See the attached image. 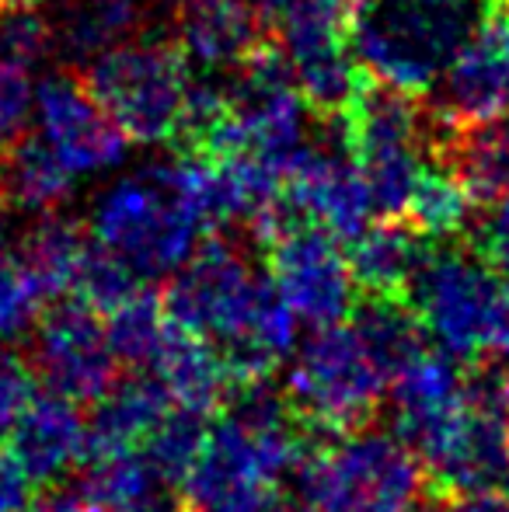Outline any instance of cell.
Returning <instances> with one entry per match:
<instances>
[{"label": "cell", "mask_w": 509, "mask_h": 512, "mask_svg": "<svg viewBox=\"0 0 509 512\" xmlns=\"http://www.w3.org/2000/svg\"><path fill=\"white\" fill-rule=\"evenodd\" d=\"M210 227L203 161L175 157L119 178L91 206V237L129 265L140 283L178 272Z\"/></svg>", "instance_id": "obj_1"}, {"label": "cell", "mask_w": 509, "mask_h": 512, "mask_svg": "<svg viewBox=\"0 0 509 512\" xmlns=\"http://www.w3.org/2000/svg\"><path fill=\"white\" fill-rule=\"evenodd\" d=\"M293 481L311 512H426L429 502L422 460L374 425L314 439Z\"/></svg>", "instance_id": "obj_2"}, {"label": "cell", "mask_w": 509, "mask_h": 512, "mask_svg": "<svg viewBox=\"0 0 509 512\" xmlns=\"http://www.w3.org/2000/svg\"><path fill=\"white\" fill-rule=\"evenodd\" d=\"M478 14L475 0H370L349 25V49L363 74L426 95Z\"/></svg>", "instance_id": "obj_3"}, {"label": "cell", "mask_w": 509, "mask_h": 512, "mask_svg": "<svg viewBox=\"0 0 509 512\" xmlns=\"http://www.w3.org/2000/svg\"><path fill=\"white\" fill-rule=\"evenodd\" d=\"M384 394L387 377L353 321L314 328L283 384L286 405L311 439H332L374 425Z\"/></svg>", "instance_id": "obj_4"}, {"label": "cell", "mask_w": 509, "mask_h": 512, "mask_svg": "<svg viewBox=\"0 0 509 512\" xmlns=\"http://www.w3.org/2000/svg\"><path fill=\"white\" fill-rule=\"evenodd\" d=\"M81 81L126 140L171 143L192 77L175 39H123L91 56Z\"/></svg>", "instance_id": "obj_5"}, {"label": "cell", "mask_w": 509, "mask_h": 512, "mask_svg": "<svg viewBox=\"0 0 509 512\" xmlns=\"http://www.w3.org/2000/svg\"><path fill=\"white\" fill-rule=\"evenodd\" d=\"M426 338L440 345L457 366H471L492 352L503 279L496 265L471 248H426L419 272L408 290Z\"/></svg>", "instance_id": "obj_6"}, {"label": "cell", "mask_w": 509, "mask_h": 512, "mask_svg": "<svg viewBox=\"0 0 509 512\" xmlns=\"http://www.w3.org/2000/svg\"><path fill=\"white\" fill-rule=\"evenodd\" d=\"M265 283L269 272H255L238 244L210 237L161 293L164 314L175 328L213 342L227 359L248 342Z\"/></svg>", "instance_id": "obj_7"}, {"label": "cell", "mask_w": 509, "mask_h": 512, "mask_svg": "<svg viewBox=\"0 0 509 512\" xmlns=\"http://www.w3.org/2000/svg\"><path fill=\"white\" fill-rule=\"evenodd\" d=\"M272 46L318 122L342 119L363 70L349 49V18L335 0H262Z\"/></svg>", "instance_id": "obj_8"}, {"label": "cell", "mask_w": 509, "mask_h": 512, "mask_svg": "<svg viewBox=\"0 0 509 512\" xmlns=\"http://www.w3.org/2000/svg\"><path fill=\"white\" fill-rule=\"evenodd\" d=\"M426 102V140L433 129L468 126L509 112V4L482 0L478 25L457 46Z\"/></svg>", "instance_id": "obj_9"}, {"label": "cell", "mask_w": 509, "mask_h": 512, "mask_svg": "<svg viewBox=\"0 0 509 512\" xmlns=\"http://www.w3.org/2000/svg\"><path fill=\"white\" fill-rule=\"evenodd\" d=\"M28 338L35 377L81 408L95 405L123 373L105 338L102 314L77 297L49 300Z\"/></svg>", "instance_id": "obj_10"}, {"label": "cell", "mask_w": 509, "mask_h": 512, "mask_svg": "<svg viewBox=\"0 0 509 512\" xmlns=\"http://www.w3.org/2000/svg\"><path fill=\"white\" fill-rule=\"evenodd\" d=\"M269 276L283 300L311 328L349 317L356 304V283L349 276L346 251L328 230L297 223L265 248Z\"/></svg>", "instance_id": "obj_11"}, {"label": "cell", "mask_w": 509, "mask_h": 512, "mask_svg": "<svg viewBox=\"0 0 509 512\" xmlns=\"http://www.w3.org/2000/svg\"><path fill=\"white\" fill-rule=\"evenodd\" d=\"M32 105L39 115L42 140L56 150V157L74 175L109 171L126 157L129 140L77 77L56 74L42 81L32 95Z\"/></svg>", "instance_id": "obj_12"}, {"label": "cell", "mask_w": 509, "mask_h": 512, "mask_svg": "<svg viewBox=\"0 0 509 512\" xmlns=\"http://www.w3.org/2000/svg\"><path fill=\"white\" fill-rule=\"evenodd\" d=\"M7 446L35 485H60L88 457V415L63 394L39 391L7 432Z\"/></svg>", "instance_id": "obj_13"}, {"label": "cell", "mask_w": 509, "mask_h": 512, "mask_svg": "<svg viewBox=\"0 0 509 512\" xmlns=\"http://www.w3.org/2000/svg\"><path fill=\"white\" fill-rule=\"evenodd\" d=\"M269 39L262 4L252 0H185L175 21V46L203 70H234Z\"/></svg>", "instance_id": "obj_14"}, {"label": "cell", "mask_w": 509, "mask_h": 512, "mask_svg": "<svg viewBox=\"0 0 509 512\" xmlns=\"http://www.w3.org/2000/svg\"><path fill=\"white\" fill-rule=\"evenodd\" d=\"M171 408L164 384L150 370H136L119 377L88 415V457H112V453L140 450L161 415Z\"/></svg>", "instance_id": "obj_15"}, {"label": "cell", "mask_w": 509, "mask_h": 512, "mask_svg": "<svg viewBox=\"0 0 509 512\" xmlns=\"http://www.w3.org/2000/svg\"><path fill=\"white\" fill-rule=\"evenodd\" d=\"M440 164L475 203H496L509 189V112L468 126L433 129L426 140Z\"/></svg>", "instance_id": "obj_16"}, {"label": "cell", "mask_w": 509, "mask_h": 512, "mask_svg": "<svg viewBox=\"0 0 509 512\" xmlns=\"http://www.w3.org/2000/svg\"><path fill=\"white\" fill-rule=\"evenodd\" d=\"M426 258V237L401 220H384L374 227H363L349 241L346 265L363 297L405 300L412 290V279Z\"/></svg>", "instance_id": "obj_17"}, {"label": "cell", "mask_w": 509, "mask_h": 512, "mask_svg": "<svg viewBox=\"0 0 509 512\" xmlns=\"http://www.w3.org/2000/svg\"><path fill=\"white\" fill-rule=\"evenodd\" d=\"M150 373L164 384L171 405L203 411V415H217L231 387L217 345L185 328H175L171 321Z\"/></svg>", "instance_id": "obj_18"}, {"label": "cell", "mask_w": 509, "mask_h": 512, "mask_svg": "<svg viewBox=\"0 0 509 512\" xmlns=\"http://www.w3.org/2000/svg\"><path fill=\"white\" fill-rule=\"evenodd\" d=\"M74 171L42 136H21L0 150V206L21 213H53L74 192Z\"/></svg>", "instance_id": "obj_19"}, {"label": "cell", "mask_w": 509, "mask_h": 512, "mask_svg": "<svg viewBox=\"0 0 509 512\" xmlns=\"http://www.w3.org/2000/svg\"><path fill=\"white\" fill-rule=\"evenodd\" d=\"M77 492L102 512H178L182 509V499L175 495V485L164 481L140 450L91 460V467L84 471Z\"/></svg>", "instance_id": "obj_20"}, {"label": "cell", "mask_w": 509, "mask_h": 512, "mask_svg": "<svg viewBox=\"0 0 509 512\" xmlns=\"http://www.w3.org/2000/svg\"><path fill=\"white\" fill-rule=\"evenodd\" d=\"M88 244L91 241L84 237L81 223L53 209V213H39V220L21 234V241H14V248H18L21 262L32 269V276L42 283L46 297L60 300L74 290L77 265H81Z\"/></svg>", "instance_id": "obj_21"}, {"label": "cell", "mask_w": 509, "mask_h": 512, "mask_svg": "<svg viewBox=\"0 0 509 512\" xmlns=\"http://www.w3.org/2000/svg\"><path fill=\"white\" fill-rule=\"evenodd\" d=\"M349 314H353V328L360 331L363 345L384 370L387 384L426 352V331H422L415 310L408 307V300L363 297Z\"/></svg>", "instance_id": "obj_22"}, {"label": "cell", "mask_w": 509, "mask_h": 512, "mask_svg": "<svg viewBox=\"0 0 509 512\" xmlns=\"http://www.w3.org/2000/svg\"><path fill=\"white\" fill-rule=\"evenodd\" d=\"M140 21L136 0H67L53 21L56 49L67 60L88 63L102 49L123 42Z\"/></svg>", "instance_id": "obj_23"}, {"label": "cell", "mask_w": 509, "mask_h": 512, "mask_svg": "<svg viewBox=\"0 0 509 512\" xmlns=\"http://www.w3.org/2000/svg\"><path fill=\"white\" fill-rule=\"evenodd\" d=\"M168 335V314H164L161 293L136 286L133 293L109 310L105 317V338L123 370H150Z\"/></svg>", "instance_id": "obj_24"}, {"label": "cell", "mask_w": 509, "mask_h": 512, "mask_svg": "<svg viewBox=\"0 0 509 512\" xmlns=\"http://www.w3.org/2000/svg\"><path fill=\"white\" fill-rule=\"evenodd\" d=\"M471 213H475V199L468 196L461 182L450 175L447 168H426L422 164L419 178H415L412 199H408V223L419 230L422 237L433 241H457L468 234Z\"/></svg>", "instance_id": "obj_25"}, {"label": "cell", "mask_w": 509, "mask_h": 512, "mask_svg": "<svg viewBox=\"0 0 509 512\" xmlns=\"http://www.w3.org/2000/svg\"><path fill=\"white\" fill-rule=\"evenodd\" d=\"M206 425H210V415L171 405L161 415V422L150 429V436L143 439L140 453L164 481H171L178 488L185 481V474H189V467L196 464L199 450H203Z\"/></svg>", "instance_id": "obj_26"}, {"label": "cell", "mask_w": 509, "mask_h": 512, "mask_svg": "<svg viewBox=\"0 0 509 512\" xmlns=\"http://www.w3.org/2000/svg\"><path fill=\"white\" fill-rule=\"evenodd\" d=\"M49 297L14 248L11 234L0 227V342L14 345L32 335L35 321L46 310Z\"/></svg>", "instance_id": "obj_27"}, {"label": "cell", "mask_w": 509, "mask_h": 512, "mask_svg": "<svg viewBox=\"0 0 509 512\" xmlns=\"http://www.w3.org/2000/svg\"><path fill=\"white\" fill-rule=\"evenodd\" d=\"M136 286H143V283L129 272V265L119 262L112 251L98 248V244H88L81 265H77L70 297L84 300V304L95 307L98 314H109L116 304H123Z\"/></svg>", "instance_id": "obj_28"}, {"label": "cell", "mask_w": 509, "mask_h": 512, "mask_svg": "<svg viewBox=\"0 0 509 512\" xmlns=\"http://www.w3.org/2000/svg\"><path fill=\"white\" fill-rule=\"evenodd\" d=\"M56 49L53 21L42 18L39 7L28 11H7L0 14V60L18 63V67H32L42 63Z\"/></svg>", "instance_id": "obj_29"}, {"label": "cell", "mask_w": 509, "mask_h": 512, "mask_svg": "<svg viewBox=\"0 0 509 512\" xmlns=\"http://www.w3.org/2000/svg\"><path fill=\"white\" fill-rule=\"evenodd\" d=\"M35 394H39V377L28 356H18L11 352V345L0 342V439H7V432L14 429L21 411L35 401Z\"/></svg>", "instance_id": "obj_30"}, {"label": "cell", "mask_w": 509, "mask_h": 512, "mask_svg": "<svg viewBox=\"0 0 509 512\" xmlns=\"http://www.w3.org/2000/svg\"><path fill=\"white\" fill-rule=\"evenodd\" d=\"M32 115V81L18 63L0 60V150L21 140Z\"/></svg>", "instance_id": "obj_31"}, {"label": "cell", "mask_w": 509, "mask_h": 512, "mask_svg": "<svg viewBox=\"0 0 509 512\" xmlns=\"http://www.w3.org/2000/svg\"><path fill=\"white\" fill-rule=\"evenodd\" d=\"M471 244H475L496 269L509 272V189L496 199V209H492L489 220L478 227Z\"/></svg>", "instance_id": "obj_32"}, {"label": "cell", "mask_w": 509, "mask_h": 512, "mask_svg": "<svg viewBox=\"0 0 509 512\" xmlns=\"http://www.w3.org/2000/svg\"><path fill=\"white\" fill-rule=\"evenodd\" d=\"M32 492L35 481L28 478V471L14 457L11 446L0 439V512H25L28 502H32Z\"/></svg>", "instance_id": "obj_33"}, {"label": "cell", "mask_w": 509, "mask_h": 512, "mask_svg": "<svg viewBox=\"0 0 509 512\" xmlns=\"http://www.w3.org/2000/svg\"><path fill=\"white\" fill-rule=\"evenodd\" d=\"M426 512H509V495L496 488H478V492H436L429 488Z\"/></svg>", "instance_id": "obj_34"}, {"label": "cell", "mask_w": 509, "mask_h": 512, "mask_svg": "<svg viewBox=\"0 0 509 512\" xmlns=\"http://www.w3.org/2000/svg\"><path fill=\"white\" fill-rule=\"evenodd\" d=\"M25 512H95L88 499H84L77 488H56L49 485L46 495H39V499L28 502Z\"/></svg>", "instance_id": "obj_35"}, {"label": "cell", "mask_w": 509, "mask_h": 512, "mask_svg": "<svg viewBox=\"0 0 509 512\" xmlns=\"http://www.w3.org/2000/svg\"><path fill=\"white\" fill-rule=\"evenodd\" d=\"M489 356L509 363V283H503V304H499V321H496V338H492Z\"/></svg>", "instance_id": "obj_36"}, {"label": "cell", "mask_w": 509, "mask_h": 512, "mask_svg": "<svg viewBox=\"0 0 509 512\" xmlns=\"http://www.w3.org/2000/svg\"><path fill=\"white\" fill-rule=\"evenodd\" d=\"M46 0H0V14L7 11H28V7H42Z\"/></svg>", "instance_id": "obj_37"}, {"label": "cell", "mask_w": 509, "mask_h": 512, "mask_svg": "<svg viewBox=\"0 0 509 512\" xmlns=\"http://www.w3.org/2000/svg\"><path fill=\"white\" fill-rule=\"evenodd\" d=\"M178 512H185V506H182V509H178Z\"/></svg>", "instance_id": "obj_38"}]
</instances>
